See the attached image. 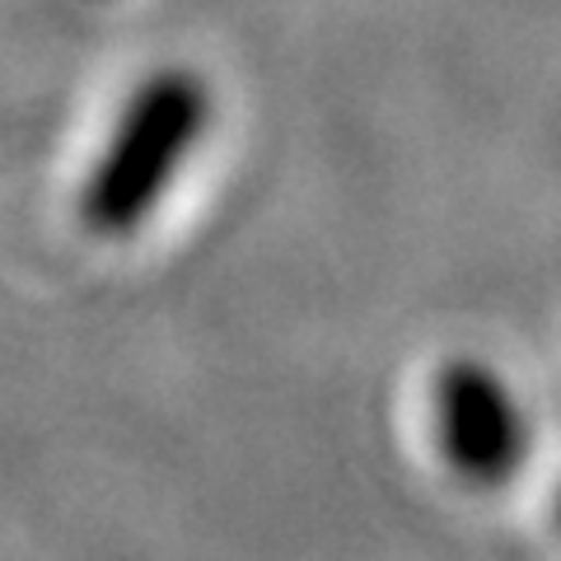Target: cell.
I'll use <instances>...</instances> for the list:
<instances>
[{"mask_svg": "<svg viewBox=\"0 0 561 561\" xmlns=\"http://www.w3.org/2000/svg\"><path fill=\"white\" fill-rule=\"evenodd\" d=\"M210 117L206 84L192 70H154L127 99L117 127L90 169L80 210L94 234H131L164 202L173 173L183 169Z\"/></svg>", "mask_w": 561, "mask_h": 561, "instance_id": "1", "label": "cell"}, {"mask_svg": "<svg viewBox=\"0 0 561 561\" xmlns=\"http://www.w3.org/2000/svg\"><path fill=\"white\" fill-rule=\"evenodd\" d=\"M431 412L449 468L478 486L505 482L529 454V426H524L515 393L491 365L472 356H454L440 365Z\"/></svg>", "mask_w": 561, "mask_h": 561, "instance_id": "2", "label": "cell"}]
</instances>
